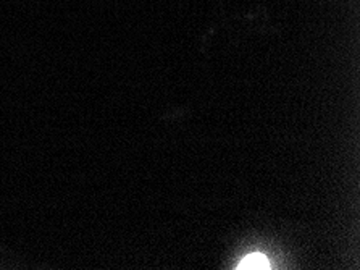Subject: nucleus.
Segmentation results:
<instances>
[{
    "mask_svg": "<svg viewBox=\"0 0 360 270\" xmlns=\"http://www.w3.org/2000/svg\"><path fill=\"white\" fill-rule=\"evenodd\" d=\"M239 270H269L271 269V262L266 259L265 254L260 252H252V254L245 256L241 262L238 264Z\"/></svg>",
    "mask_w": 360,
    "mask_h": 270,
    "instance_id": "obj_1",
    "label": "nucleus"
}]
</instances>
